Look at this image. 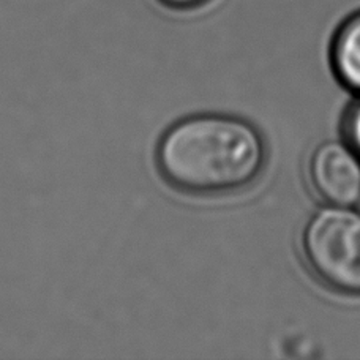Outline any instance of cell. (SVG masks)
Returning a JSON list of instances; mask_svg holds the SVG:
<instances>
[{"mask_svg": "<svg viewBox=\"0 0 360 360\" xmlns=\"http://www.w3.org/2000/svg\"><path fill=\"white\" fill-rule=\"evenodd\" d=\"M266 134L242 115L204 111L165 128L153 165L166 186L193 198H221L247 191L269 166Z\"/></svg>", "mask_w": 360, "mask_h": 360, "instance_id": "obj_1", "label": "cell"}, {"mask_svg": "<svg viewBox=\"0 0 360 360\" xmlns=\"http://www.w3.org/2000/svg\"><path fill=\"white\" fill-rule=\"evenodd\" d=\"M302 262L332 294L360 299V209L327 205L307 218L299 234Z\"/></svg>", "mask_w": 360, "mask_h": 360, "instance_id": "obj_2", "label": "cell"}, {"mask_svg": "<svg viewBox=\"0 0 360 360\" xmlns=\"http://www.w3.org/2000/svg\"><path fill=\"white\" fill-rule=\"evenodd\" d=\"M305 179L327 205H360V157L343 138L314 146L305 163Z\"/></svg>", "mask_w": 360, "mask_h": 360, "instance_id": "obj_3", "label": "cell"}, {"mask_svg": "<svg viewBox=\"0 0 360 360\" xmlns=\"http://www.w3.org/2000/svg\"><path fill=\"white\" fill-rule=\"evenodd\" d=\"M329 67L346 92L360 96V8L346 15L330 37Z\"/></svg>", "mask_w": 360, "mask_h": 360, "instance_id": "obj_4", "label": "cell"}, {"mask_svg": "<svg viewBox=\"0 0 360 360\" xmlns=\"http://www.w3.org/2000/svg\"><path fill=\"white\" fill-rule=\"evenodd\" d=\"M342 138L360 157V96H354L342 115Z\"/></svg>", "mask_w": 360, "mask_h": 360, "instance_id": "obj_5", "label": "cell"}, {"mask_svg": "<svg viewBox=\"0 0 360 360\" xmlns=\"http://www.w3.org/2000/svg\"><path fill=\"white\" fill-rule=\"evenodd\" d=\"M155 2L174 13H193L207 6L214 0H155Z\"/></svg>", "mask_w": 360, "mask_h": 360, "instance_id": "obj_6", "label": "cell"}]
</instances>
